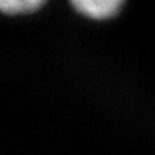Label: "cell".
<instances>
[{
    "label": "cell",
    "instance_id": "cell-1",
    "mask_svg": "<svg viewBox=\"0 0 155 155\" xmlns=\"http://www.w3.org/2000/svg\"><path fill=\"white\" fill-rule=\"evenodd\" d=\"M76 12L92 19H109L118 14L124 0H70Z\"/></svg>",
    "mask_w": 155,
    "mask_h": 155
},
{
    "label": "cell",
    "instance_id": "cell-2",
    "mask_svg": "<svg viewBox=\"0 0 155 155\" xmlns=\"http://www.w3.org/2000/svg\"><path fill=\"white\" fill-rule=\"evenodd\" d=\"M47 0H0V9L5 14L31 13L40 8Z\"/></svg>",
    "mask_w": 155,
    "mask_h": 155
}]
</instances>
